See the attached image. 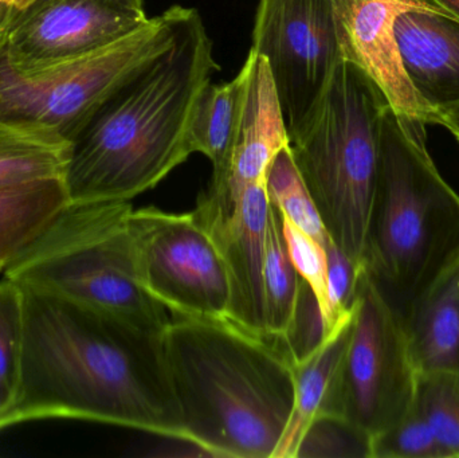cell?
I'll return each instance as SVG.
<instances>
[{"mask_svg":"<svg viewBox=\"0 0 459 458\" xmlns=\"http://www.w3.org/2000/svg\"><path fill=\"white\" fill-rule=\"evenodd\" d=\"M402 317L418 376L459 373V250Z\"/></svg>","mask_w":459,"mask_h":458,"instance_id":"obj_16","label":"cell"},{"mask_svg":"<svg viewBox=\"0 0 459 458\" xmlns=\"http://www.w3.org/2000/svg\"><path fill=\"white\" fill-rule=\"evenodd\" d=\"M283 217V214H282ZM283 234L289 255L299 276L310 285L323 312L326 333H331L329 322L328 281H326V255L323 244L297 228L283 217Z\"/></svg>","mask_w":459,"mask_h":458,"instance_id":"obj_29","label":"cell"},{"mask_svg":"<svg viewBox=\"0 0 459 458\" xmlns=\"http://www.w3.org/2000/svg\"><path fill=\"white\" fill-rule=\"evenodd\" d=\"M164 365L186 441L204 456L273 458L293 410L289 360L229 320H169Z\"/></svg>","mask_w":459,"mask_h":458,"instance_id":"obj_3","label":"cell"},{"mask_svg":"<svg viewBox=\"0 0 459 458\" xmlns=\"http://www.w3.org/2000/svg\"><path fill=\"white\" fill-rule=\"evenodd\" d=\"M70 151L50 129L0 120V190L65 180Z\"/></svg>","mask_w":459,"mask_h":458,"instance_id":"obj_18","label":"cell"},{"mask_svg":"<svg viewBox=\"0 0 459 458\" xmlns=\"http://www.w3.org/2000/svg\"><path fill=\"white\" fill-rule=\"evenodd\" d=\"M251 42L269 67L290 137L342 61L332 0H259Z\"/></svg>","mask_w":459,"mask_h":458,"instance_id":"obj_10","label":"cell"},{"mask_svg":"<svg viewBox=\"0 0 459 458\" xmlns=\"http://www.w3.org/2000/svg\"><path fill=\"white\" fill-rule=\"evenodd\" d=\"M328 336L320 304L310 285L301 277L296 307L285 336L275 349L290 365L301 362L312 355Z\"/></svg>","mask_w":459,"mask_h":458,"instance_id":"obj_26","label":"cell"},{"mask_svg":"<svg viewBox=\"0 0 459 458\" xmlns=\"http://www.w3.org/2000/svg\"><path fill=\"white\" fill-rule=\"evenodd\" d=\"M70 203L65 180L0 190V273Z\"/></svg>","mask_w":459,"mask_h":458,"instance_id":"obj_20","label":"cell"},{"mask_svg":"<svg viewBox=\"0 0 459 458\" xmlns=\"http://www.w3.org/2000/svg\"><path fill=\"white\" fill-rule=\"evenodd\" d=\"M129 202L70 203L2 276L23 289L163 331L171 317L139 279Z\"/></svg>","mask_w":459,"mask_h":458,"instance_id":"obj_6","label":"cell"},{"mask_svg":"<svg viewBox=\"0 0 459 458\" xmlns=\"http://www.w3.org/2000/svg\"><path fill=\"white\" fill-rule=\"evenodd\" d=\"M372 458H439L433 433L414 402L398 422L372 438Z\"/></svg>","mask_w":459,"mask_h":458,"instance_id":"obj_27","label":"cell"},{"mask_svg":"<svg viewBox=\"0 0 459 458\" xmlns=\"http://www.w3.org/2000/svg\"><path fill=\"white\" fill-rule=\"evenodd\" d=\"M431 2L438 5L446 15L459 21V0H431Z\"/></svg>","mask_w":459,"mask_h":458,"instance_id":"obj_33","label":"cell"},{"mask_svg":"<svg viewBox=\"0 0 459 458\" xmlns=\"http://www.w3.org/2000/svg\"><path fill=\"white\" fill-rule=\"evenodd\" d=\"M326 281H328L331 331L355 312L366 266L348 257L331 237L326 239Z\"/></svg>","mask_w":459,"mask_h":458,"instance_id":"obj_28","label":"cell"},{"mask_svg":"<svg viewBox=\"0 0 459 458\" xmlns=\"http://www.w3.org/2000/svg\"><path fill=\"white\" fill-rule=\"evenodd\" d=\"M22 290L18 379L0 432L73 419L187 443L164 365V330Z\"/></svg>","mask_w":459,"mask_h":458,"instance_id":"obj_1","label":"cell"},{"mask_svg":"<svg viewBox=\"0 0 459 458\" xmlns=\"http://www.w3.org/2000/svg\"><path fill=\"white\" fill-rule=\"evenodd\" d=\"M417 385L403 317L366 269L350 344L320 416L347 419L374 438L406 414Z\"/></svg>","mask_w":459,"mask_h":458,"instance_id":"obj_8","label":"cell"},{"mask_svg":"<svg viewBox=\"0 0 459 458\" xmlns=\"http://www.w3.org/2000/svg\"><path fill=\"white\" fill-rule=\"evenodd\" d=\"M428 124L388 107L364 266L404 314L459 250V194L428 150Z\"/></svg>","mask_w":459,"mask_h":458,"instance_id":"obj_4","label":"cell"},{"mask_svg":"<svg viewBox=\"0 0 459 458\" xmlns=\"http://www.w3.org/2000/svg\"><path fill=\"white\" fill-rule=\"evenodd\" d=\"M22 338L23 290L3 276L0 279V401L4 405V410L15 394Z\"/></svg>","mask_w":459,"mask_h":458,"instance_id":"obj_25","label":"cell"},{"mask_svg":"<svg viewBox=\"0 0 459 458\" xmlns=\"http://www.w3.org/2000/svg\"><path fill=\"white\" fill-rule=\"evenodd\" d=\"M48 2H53V0H29V5L23 11L32 10V8L39 7V5ZM110 2L120 3V4L136 8V10H144V0H110Z\"/></svg>","mask_w":459,"mask_h":458,"instance_id":"obj_32","label":"cell"},{"mask_svg":"<svg viewBox=\"0 0 459 458\" xmlns=\"http://www.w3.org/2000/svg\"><path fill=\"white\" fill-rule=\"evenodd\" d=\"M221 66L195 8L185 7L174 42L104 102L72 142V203L129 202L191 155L188 132L202 91Z\"/></svg>","mask_w":459,"mask_h":458,"instance_id":"obj_2","label":"cell"},{"mask_svg":"<svg viewBox=\"0 0 459 458\" xmlns=\"http://www.w3.org/2000/svg\"><path fill=\"white\" fill-rule=\"evenodd\" d=\"M294 458H372V437L347 419L318 416L305 432Z\"/></svg>","mask_w":459,"mask_h":458,"instance_id":"obj_24","label":"cell"},{"mask_svg":"<svg viewBox=\"0 0 459 458\" xmlns=\"http://www.w3.org/2000/svg\"><path fill=\"white\" fill-rule=\"evenodd\" d=\"M148 19L145 10L110 0H53L16 13L2 45L13 66L35 69L110 45Z\"/></svg>","mask_w":459,"mask_h":458,"instance_id":"obj_11","label":"cell"},{"mask_svg":"<svg viewBox=\"0 0 459 458\" xmlns=\"http://www.w3.org/2000/svg\"><path fill=\"white\" fill-rule=\"evenodd\" d=\"M301 276L297 272L283 234L282 212L270 202L264 257V324L273 346L285 336L296 307Z\"/></svg>","mask_w":459,"mask_h":458,"instance_id":"obj_21","label":"cell"},{"mask_svg":"<svg viewBox=\"0 0 459 458\" xmlns=\"http://www.w3.org/2000/svg\"><path fill=\"white\" fill-rule=\"evenodd\" d=\"M269 207L264 182H255L246 185L229 202L215 201L202 193L193 212L214 239L228 269L229 322L264 339Z\"/></svg>","mask_w":459,"mask_h":458,"instance_id":"obj_12","label":"cell"},{"mask_svg":"<svg viewBox=\"0 0 459 458\" xmlns=\"http://www.w3.org/2000/svg\"><path fill=\"white\" fill-rule=\"evenodd\" d=\"M29 5V0H0V23L10 26L11 19Z\"/></svg>","mask_w":459,"mask_h":458,"instance_id":"obj_31","label":"cell"},{"mask_svg":"<svg viewBox=\"0 0 459 458\" xmlns=\"http://www.w3.org/2000/svg\"><path fill=\"white\" fill-rule=\"evenodd\" d=\"M382 89L342 59L305 123L289 137L294 163L332 241L364 265L380 163Z\"/></svg>","mask_w":459,"mask_h":458,"instance_id":"obj_5","label":"cell"},{"mask_svg":"<svg viewBox=\"0 0 459 458\" xmlns=\"http://www.w3.org/2000/svg\"><path fill=\"white\" fill-rule=\"evenodd\" d=\"M332 5L342 59L364 70L395 112L420 118L429 125V110L418 99L402 65L395 19L406 8L444 11L431 0H332Z\"/></svg>","mask_w":459,"mask_h":458,"instance_id":"obj_13","label":"cell"},{"mask_svg":"<svg viewBox=\"0 0 459 458\" xmlns=\"http://www.w3.org/2000/svg\"><path fill=\"white\" fill-rule=\"evenodd\" d=\"M248 77L228 172L221 183H210L207 193L231 201L246 185L264 182L278 151L289 145L288 131L269 67L264 56L248 51Z\"/></svg>","mask_w":459,"mask_h":458,"instance_id":"obj_15","label":"cell"},{"mask_svg":"<svg viewBox=\"0 0 459 458\" xmlns=\"http://www.w3.org/2000/svg\"><path fill=\"white\" fill-rule=\"evenodd\" d=\"M8 24L7 23H0V39L4 37L5 31H7Z\"/></svg>","mask_w":459,"mask_h":458,"instance_id":"obj_34","label":"cell"},{"mask_svg":"<svg viewBox=\"0 0 459 458\" xmlns=\"http://www.w3.org/2000/svg\"><path fill=\"white\" fill-rule=\"evenodd\" d=\"M131 230L140 282L172 319L228 320V269L194 212L134 210Z\"/></svg>","mask_w":459,"mask_h":458,"instance_id":"obj_9","label":"cell"},{"mask_svg":"<svg viewBox=\"0 0 459 458\" xmlns=\"http://www.w3.org/2000/svg\"><path fill=\"white\" fill-rule=\"evenodd\" d=\"M183 5H172L131 34L91 53L22 70L0 39V120L50 129L70 143L97 110L174 42Z\"/></svg>","mask_w":459,"mask_h":458,"instance_id":"obj_7","label":"cell"},{"mask_svg":"<svg viewBox=\"0 0 459 458\" xmlns=\"http://www.w3.org/2000/svg\"><path fill=\"white\" fill-rule=\"evenodd\" d=\"M267 198L283 217L305 233L325 244L329 238L312 195L294 163L289 145L278 151L264 177Z\"/></svg>","mask_w":459,"mask_h":458,"instance_id":"obj_22","label":"cell"},{"mask_svg":"<svg viewBox=\"0 0 459 458\" xmlns=\"http://www.w3.org/2000/svg\"><path fill=\"white\" fill-rule=\"evenodd\" d=\"M3 411H4V405H3L2 401H0V416H2Z\"/></svg>","mask_w":459,"mask_h":458,"instance_id":"obj_35","label":"cell"},{"mask_svg":"<svg viewBox=\"0 0 459 458\" xmlns=\"http://www.w3.org/2000/svg\"><path fill=\"white\" fill-rule=\"evenodd\" d=\"M395 39L404 73L431 117L459 104V21L422 8L395 19Z\"/></svg>","mask_w":459,"mask_h":458,"instance_id":"obj_14","label":"cell"},{"mask_svg":"<svg viewBox=\"0 0 459 458\" xmlns=\"http://www.w3.org/2000/svg\"><path fill=\"white\" fill-rule=\"evenodd\" d=\"M414 403L433 433L439 458H459V373L420 374Z\"/></svg>","mask_w":459,"mask_h":458,"instance_id":"obj_23","label":"cell"},{"mask_svg":"<svg viewBox=\"0 0 459 458\" xmlns=\"http://www.w3.org/2000/svg\"><path fill=\"white\" fill-rule=\"evenodd\" d=\"M248 62L228 82H210L202 91L191 118L188 142L193 153L199 152L212 163V182H222L228 172L230 158L237 139Z\"/></svg>","mask_w":459,"mask_h":458,"instance_id":"obj_19","label":"cell"},{"mask_svg":"<svg viewBox=\"0 0 459 458\" xmlns=\"http://www.w3.org/2000/svg\"><path fill=\"white\" fill-rule=\"evenodd\" d=\"M431 124L445 126L459 143V104L434 113Z\"/></svg>","mask_w":459,"mask_h":458,"instance_id":"obj_30","label":"cell"},{"mask_svg":"<svg viewBox=\"0 0 459 458\" xmlns=\"http://www.w3.org/2000/svg\"><path fill=\"white\" fill-rule=\"evenodd\" d=\"M353 320L355 312L339 323L307 359L291 365L293 410L273 458H294L307 428L323 411L347 352Z\"/></svg>","mask_w":459,"mask_h":458,"instance_id":"obj_17","label":"cell"}]
</instances>
